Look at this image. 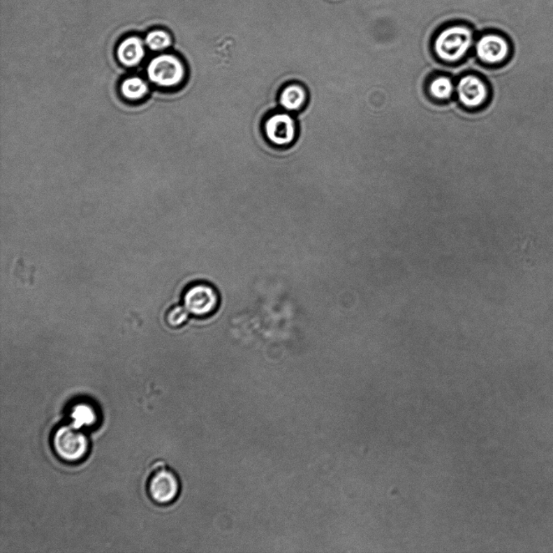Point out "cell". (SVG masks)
<instances>
[{"label": "cell", "mask_w": 553, "mask_h": 553, "mask_svg": "<svg viewBox=\"0 0 553 553\" xmlns=\"http://www.w3.org/2000/svg\"><path fill=\"white\" fill-rule=\"evenodd\" d=\"M50 444L55 455L68 464L79 463L88 455L90 441L84 429L67 422L53 430Z\"/></svg>", "instance_id": "1"}, {"label": "cell", "mask_w": 553, "mask_h": 553, "mask_svg": "<svg viewBox=\"0 0 553 553\" xmlns=\"http://www.w3.org/2000/svg\"><path fill=\"white\" fill-rule=\"evenodd\" d=\"M146 492L156 505L174 503L181 492L179 475L164 460L155 461L147 475Z\"/></svg>", "instance_id": "2"}, {"label": "cell", "mask_w": 553, "mask_h": 553, "mask_svg": "<svg viewBox=\"0 0 553 553\" xmlns=\"http://www.w3.org/2000/svg\"><path fill=\"white\" fill-rule=\"evenodd\" d=\"M147 75L151 82L159 87L175 88L186 79V68L176 55L162 54L150 61Z\"/></svg>", "instance_id": "3"}, {"label": "cell", "mask_w": 553, "mask_h": 553, "mask_svg": "<svg viewBox=\"0 0 553 553\" xmlns=\"http://www.w3.org/2000/svg\"><path fill=\"white\" fill-rule=\"evenodd\" d=\"M473 43V32L464 27H452L443 30L434 43L435 52L446 62H456L468 53Z\"/></svg>", "instance_id": "4"}, {"label": "cell", "mask_w": 553, "mask_h": 553, "mask_svg": "<svg viewBox=\"0 0 553 553\" xmlns=\"http://www.w3.org/2000/svg\"><path fill=\"white\" fill-rule=\"evenodd\" d=\"M182 303L191 316L205 318L217 311L220 296L216 289L209 283H193L186 288L182 295Z\"/></svg>", "instance_id": "5"}, {"label": "cell", "mask_w": 553, "mask_h": 553, "mask_svg": "<svg viewBox=\"0 0 553 553\" xmlns=\"http://www.w3.org/2000/svg\"><path fill=\"white\" fill-rule=\"evenodd\" d=\"M263 129L269 143L277 147L290 145L297 138V121L288 112L275 113L269 116Z\"/></svg>", "instance_id": "6"}, {"label": "cell", "mask_w": 553, "mask_h": 553, "mask_svg": "<svg viewBox=\"0 0 553 553\" xmlns=\"http://www.w3.org/2000/svg\"><path fill=\"white\" fill-rule=\"evenodd\" d=\"M475 52L482 62L492 66L506 64L513 57L509 40L494 34L482 37L476 43Z\"/></svg>", "instance_id": "7"}, {"label": "cell", "mask_w": 553, "mask_h": 553, "mask_svg": "<svg viewBox=\"0 0 553 553\" xmlns=\"http://www.w3.org/2000/svg\"><path fill=\"white\" fill-rule=\"evenodd\" d=\"M459 100L469 108H479L489 98V90L483 80L469 75L460 79L456 87Z\"/></svg>", "instance_id": "8"}, {"label": "cell", "mask_w": 553, "mask_h": 553, "mask_svg": "<svg viewBox=\"0 0 553 553\" xmlns=\"http://www.w3.org/2000/svg\"><path fill=\"white\" fill-rule=\"evenodd\" d=\"M145 55L143 40L137 37L126 38L117 50L119 62L126 67L133 68L139 65Z\"/></svg>", "instance_id": "9"}, {"label": "cell", "mask_w": 553, "mask_h": 553, "mask_svg": "<svg viewBox=\"0 0 553 553\" xmlns=\"http://www.w3.org/2000/svg\"><path fill=\"white\" fill-rule=\"evenodd\" d=\"M307 100V89L303 85L297 83L287 84L279 95V103L288 113L302 110Z\"/></svg>", "instance_id": "10"}, {"label": "cell", "mask_w": 553, "mask_h": 553, "mask_svg": "<svg viewBox=\"0 0 553 553\" xmlns=\"http://www.w3.org/2000/svg\"><path fill=\"white\" fill-rule=\"evenodd\" d=\"M98 415L93 405L86 402H78L70 408L68 422L80 429L92 427L98 422Z\"/></svg>", "instance_id": "11"}, {"label": "cell", "mask_w": 553, "mask_h": 553, "mask_svg": "<svg viewBox=\"0 0 553 553\" xmlns=\"http://www.w3.org/2000/svg\"><path fill=\"white\" fill-rule=\"evenodd\" d=\"M120 92L126 99L137 101L144 98L149 93L148 84L138 77L125 79L120 86Z\"/></svg>", "instance_id": "12"}, {"label": "cell", "mask_w": 553, "mask_h": 553, "mask_svg": "<svg viewBox=\"0 0 553 553\" xmlns=\"http://www.w3.org/2000/svg\"><path fill=\"white\" fill-rule=\"evenodd\" d=\"M455 85L449 78L440 77L431 81L429 93L439 100L449 99L452 96Z\"/></svg>", "instance_id": "13"}, {"label": "cell", "mask_w": 553, "mask_h": 553, "mask_svg": "<svg viewBox=\"0 0 553 553\" xmlns=\"http://www.w3.org/2000/svg\"><path fill=\"white\" fill-rule=\"evenodd\" d=\"M145 44L154 52H161L168 49L172 45V38L169 33L163 30H154L147 35Z\"/></svg>", "instance_id": "14"}, {"label": "cell", "mask_w": 553, "mask_h": 553, "mask_svg": "<svg viewBox=\"0 0 553 553\" xmlns=\"http://www.w3.org/2000/svg\"><path fill=\"white\" fill-rule=\"evenodd\" d=\"M189 314L184 306L172 307L166 313L165 321L170 327L179 328L189 320Z\"/></svg>", "instance_id": "15"}]
</instances>
